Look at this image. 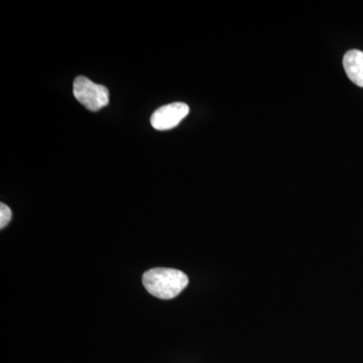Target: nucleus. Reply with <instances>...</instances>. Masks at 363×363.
<instances>
[{"mask_svg":"<svg viewBox=\"0 0 363 363\" xmlns=\"http://www.w3.org/2000/svg\"><path fill=\"white\" fill-rule=\"evenodd\" d=\"M143 283L150 295L162 300H171L185 290L189 279L178 269L157 267L145 272Z\"/></svg>","mask_w":363,"mask_h":363,"instance_id":"f257e3e1","label":"nucleus"},{"mask_svg":"<svg viewBox=\"0 0 363 363\" xmlns=\"http://www.w3.org/2000/svg\"><path fill=\"white\" fill-rule=\"evenodd\" d=\"M343 67L346 75L355 85L363 87V52L350 50L344 55Z\"/></svg>","mask_w":363,"mask_h":363,"instance_id":"20e7f679","label":"nucleus"},{"mask_svg":"<svg viewBox=\"0 0 363 363\" xmlns=\"http://www.w3.org/2000/svg\"><path fill=\"white\" fill-rule=\"evenodd\" d=\"M74 96L91 111H98L109 104V91L104 85L96 84L84 76L74 81Z\"/></svg>","mask_w":363,"mask_h":363,"instance_id":"f03ea898","label":"nucleus"},{"mask_svg":"<svg viewBox=\"0 0 363 363\" xmlns=\"http://www.w3.org/2000/svg\"><path fill=\"white\" fill-rule=\"evenodd\" d=\"M190 108L182 102L164 105L154 112L150 118L152 128L157 130H169L178 126V124L188 116Z\"/></svg>","mask_w":363,"mask_h":363,"instance_id":"7ed1b4c3","label":"nucleus"},{"mask_svg":"<svg viewBox=\"0 0 363 363\" xmlns=\"http://www.w3.org/2000/svg\"><path fill=\"white\" fill-rule=\"evenodd\" d=\"M11 217H13L11 210L7 205L1 203L0 204V228L4 229V227H6L7 224L11 222Z\"/></svg>","mask_w":363,"mask_h":363,"instance_id":"39448f33","label":"nucleus"}]
</instances>
